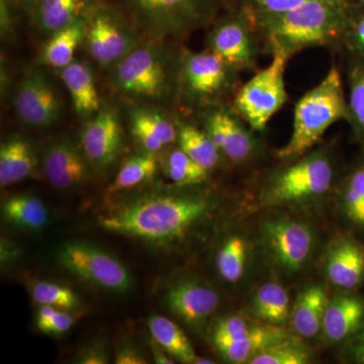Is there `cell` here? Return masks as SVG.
Instances as JSON below:
<instances>
[{
    "label": "cell",
    "instance_id": "cell-1",
    "mask_svg": "<svg viewBox=\"0 0 364 364\" xmlns=\"http://www.w3.org/2000/svg\"><path fill=\"white\" fill-rule=\"evenodd\" d=\"M358 7L333 0H308L291 11L254 21L264 49L291 59L309 48L342 51L345 33Z\"/></svg>",
    "mask_w": 364,
    "mask_h": 364
},
{
    "label": "cell",
    "instance_id": "cell-2",
    "mask_svg": "<svg viewBox=\"0 0 364 364\" xmlns=\"http://www.w3.org/2000/svg\"><path fill=\"white\" fill-rule=\"evenodd\" d=\"M181 46L146 39L109 69V85L136 104L177 105Z\"/></svg>",
    "mask_w": 364,
    "mask_h": 364
},
{
    "label": "cell",
    "instance_id": "cell-3",
    "mask_svg": "<svg viewBox=\"0 0 364 364\" xmlns=\"http://www.w3.org/2000/svg\"><path fill=\"white\" fill-rule=\"evenodd\" d=\"M205 198L193 196L156 195L129 203L116 212L100 215L105 231L156 243L181 238L208 207Z\"/></svg>",
    "mask_w": 364,
    "mask_h": 364
},
{
    "label": "cell",
    "instance_id": "cell-4",
    "mask_svg": "<svg viewBox=\"0 0 364 364\" xmlns=\"http://www.w3.org/2000/svg\"><path fill=\"white\" fill-rule=\"evenodd\" d=\"M349 109L341 71L336 65L315 87L294 105L293 131L289 142L277 152L282 161H289L312 150L330 127L348 122Z\"/></svg>",
    "mask_w": 364,
    "mask_h": 364
},
{
    "label": "cell",
    "instance_id": "cell-5",
    "mask_svg": "<svg viewBox=\"0 0 364 364\" xmlns=\"http://www.w3.org/2000/svg\"><path fill=\"white\" fill-rule=\"evenodd\" d=\"M230 0H124L128 18L148 40L182 42L210 28Z\"/></svg>",
    "mask_w": 364,
    "mask_h": 364
},
{
    "label": "cell",
    "instance_id": "cell-6",
    "mask_svg": "<svg viewBox=\"0 0 364 364\" xmlns=\"http://www.w3.org/2000/svg\"><path fill=\"white\" fill-rule=\"evenodd\" d=\"M240 74L215 53L193 52L181 46L177 107L193 114L212 105L231 102L242 85Z\"/></svg>",
    "mask_w": 364,
    "mask_h": 364
},
{
    "label": "cell",
    "instance_id": "cell-7",
    "mask_svg": "<svg viewBox=\"0 0 364 364\" xmlns=\"http://www.w3.org/2000/svg\"><path fill=\"white\" fill-rule=\"evenodd\" d=\"M287 166L273 171L263 188L267 205L308 202L327 195L336 179V165L329 149L310 150Z\"/></svg>",
    "mask_w": 364,
    "mask_h": 364
},
{
    "label": "cell",
    "instance_id": "cell-8",
    "mask_svg": "<svg viewBox=\"0 0 364 364\" xmlns=\"http://www.w3.org/2000/svg\"><path fill=\"white\" fill-rule=\"evenodd\" d=\"M269 65L258 69L243 83L231 100L232 107L256 133L267 130L270 119L289 100L284 73L289 58L279 52L272 53Z\"/></svg>",
    "mask_w": 364,
    "mask_h": 364
},
{
    "label": "cell",
    "instance_id": "cell-9",
    "mask_svg": "<svg viewBox=\"0 0 364 364\" xmlns=\"http://www.w3.org/2000/svg\"><path fill=\"white\" fill-rule=\"evenodd\" d=\"M145 40L128 16L100 1L86 16L83 46L90 58L107 70Z\"/></svg>",
    "mask_w": 364,
    "mask_h": 364
},
{
    "label": "cell",
    "instance_id": "cell-10",
    "mask_svg": "<svg viewBox=\"0 0 364 364\" xmlns=\"http://www.w3.org/2000/svg\"><path fill=\"white\" fill-rule=\"evenodd\" d=\"M207 50L221 57L239 71L258 70V61L263 50L257 28L240 7H230L208 28Z\"/></svg>",
    "mask_w": 364,
    "mask_h": 364
},
{
    "label": "cell",
    "instance_id": "cell-11",
    "mask_svg": "<svg viewBox=\"0 0 364 364\" xmlns=\"http://www.w3.org/2000/svg\"><path fill=\"white\" fill-rule=\"evenodd\" d=\"M60 264L83 282L114 293L132 287L128 268L111 254L83 242H68L59 249Z\"/></svg>",
    "mask_w": 364,
    "mask_h": 364
},
{
    "label": "cell",
    "instance_id": "cell-12",
    "mask_svg": "<svg viewBox=\"0 0 364 364\" xmlns=\"http://www.w3.org/2000/svg\"><path fill=\"white\" fill-rule=\"evenodd\" d=\"M193 116L230 162L242 164L255 156L259 148L258 133L237 114L231 102L205 107Z\"/></svg>",
    "mask_w": 364,
    "mask_h": 364
},
{
    "label": "cell",
    "instance_id": "cell-13",
    "mask_svg": "<svg viewBox=\"0 0 364 364\" xmlns=\"http://www.w3.org/2000/svg\"><path fill=\"white\" fill-rule=\"evenodd\" d=\"M13 104L16 117L32 128H49L61 116L58 91L41 66L31 69L21 79L14 91Z\"/></svg>",
    "mask_w": 364,
    "mask_h": 364
},
{
    "label": "cell",
    "instance_id": "cell-14",
    "mask_svg": "<svg viewBox=\"0 0 364 364\" xmlns=\"http://www.w3.org/2000/svg\"><path fill=\"white\" fill-rule=\"evenodd\" d=\"M268 252L287 272H296L310 257L314 237L310 228L291 219H273L263 230Z\"/></svg>",
    "mask_w": 364,
    "mask_h": 364
},
{
    "label": "cell",
    "instance_id": "cell-15",
    "mask_svg": "<svg viewBox=\"0 0 364 364\" xmlns=\"http://www.w3.org/2000/svg\"><path fill=\"white\" fill-rule=\"evenodd\" d=\"M123 126L116 109L102 107L85 122L80 146L90 166L105 169L116 161L123 146Z\"/></svg>",
    "mask_w": 364,
    "mask_h": 364
},
{
    "label": "cell",
    "instance_id": "cell-16",
    "mask_svg": "<svg viewBox=\"0 0 364 364\" xmlns=\"http://www.w3.org/2000/svg\"><path fill=\"white\" fill-rule=\"evenodd\" d=\"M43 170L55 188L70 189L81 186L90 176V162L80 145L60 138L48 144L43 153Z\"/></svg>",
    "mask_w": 364,
    "mask_h": 364
},
{
    "label": "cell",
    "instance_id": "cell-17",
    "mask_svg": "<svg viewBox=\"0 0 364 364\" xmlns=\"http://www.w3.org/2000/svg\"><path fill=\"white\" fill-rule=\"evenodd\" d=\"M128 119L134 140L146 152L156 154L177 142L176 117L172 119L155 105L134 102Z\"/></svg>",
    "mask_w": 364,
    "mask_h": 364
},
{
    "label": "cell",
    "instance_id": "cell-18",
    "mask_svg": "<svg viewBox=\"0 0 364 364\" xmlns=\"http://www.w3.org/2000/svg\"><path fill=\"white\" fill-rule=\"evenodd\" d=\"M219 304L217 291L198 280L177 282L166 294L169 310L188 325H202L215 313Z\"/></svg>",
    "mask_w": 364,
    "mask_h": 364
},
{
    "label": "cell",
    "instance_id": "cell-19",
    "mask_svg": "<svg viewBox=\"0 0 364 364\" xmlns=\"http://www.w3.org/2000/svg\"><path fill=\"white\" fill-rule=\"evenodd\" d=\"M291 336L282 327L253 323L231 338L213 342L220 354L232 363H249L263 349Z\"/></svg>",
    "mask_w": 364,
    "mask_h": 364
},
{
    "label": "cell",
    "instance_id": "cell-20",
    "mask_svg": "<svg viewBox=\"0 0 364 364\" xmlns=\"http://www.w3.org/2000/svg\"><path fill=\"white\" fill-rule=\"evenodd\" d=\"M57 72L70 95L74 111L81 119L88 121L102 109L95 73L87 63L75 59Z\"/></svg>",
    "mask_w": 364,
    "mask_h": 364
},
{
    "label": "cell",
    "instance_id": "cell-21",
    "mask_svg": "<svg viewBox=\"0 0 364 364\" xmlns=\"http://www.w3.org/2000/svg\"><path fill=\"white\" fill-rule=\"evenodd\" d=\"M326 274L335 287L351 291L364 277V249L353 239L344 238L330 249L326 260Z\"/></svg>",
    "mask_w": 364,
    "mask_h": 364
},
{
    "label": "cell",
    "instance_id": "cell-22",
    "mask_svg": "<svg viewBox=\"0 0 364 364\" xmlns=\"http://www.w3.org/2000/svg\"><path fill=\"white\" fill-rule=\"evenodd\" d=\"M364 322V301L354 294H339L330 299L323 322V334L331 343L350 338Z\"/></svg>",
    "mask_w": 364,
    "mask_h": 364
},
{
    "label": "cell",
    "instance_id": "cell-23",
    "mask_svg": "<svg viewBox=\"0 0 364 364\" xmlns=\"http://www.w3.org/2000/svg\"><path fill=\"white\" fill-rule=\"evenodd\" d=\"M100 0H40L31 14L33 26L43 35L66 28L85 18Z\"/></svg>",
    "mask_w": 364,
    "mask_h": 364
},
{
    "label": "cell",
    "instance_id": "cell-24",
    "mask_svg": "<svg viewBox=\"0 0 364 364\" xmlns=\"http://www.w3.org/2000/svg\"><path fill=\"white\" fill-rule=\"evenodd\" d=\"M38 154L28 139L9 136L0 146V184L11 186L32 176L38 167Z\"/></svg>",
    "mask_w": 364,
    "mask_h": 364
},
{
    "label": "cell",
    "instance_id": "cell-25",
    "mask_svg": "<svg viewBox=\"0 0 364 364\" xmlns=\"http://www.w3.org/2000/svg\"><path fill=\"white\" fill-rule=\"evenodd\" d=\"M330 299L327 291L321 284H312L299 291L291 311V324L294 331L311 339L323 331L326 308Z\"/></svg>",
    "mask_w": 364,
    "mask_h": 364
},
{
    "label": "cell",
    "instance_id": "cell-26",
    "mask_svg": "<svg viewBox=\"0 0 364 364\" xmlns=\"http://www.w3.org/2000/svg\"><path fill=\"white\" fill-rule=\"evenodd\" d=\"M86 16L47 37L38 56V66L58 71L75 60L76 51L85 42Z\"/></svg>",
    "mask_w": 364,
    "mask_h": 364
},
{
    "label": "cell",
    "instance_id": "cell-27",
    "mask_svg": "<svg viewBox=\"0 0 364 364\" xmlns=\"http://www.w3.org/2000/svg\"><path fill=\"white\" fill-rule=\"evenodd\" d=\"M176 124L177 146L208 172L217 168L223 155L207 132L183 117H176Z\"/></svg>",
    "mask_w": 364,
    "mask_h": 364
},
{
    "label": "cell",
    "instance_id": "cell-28",
    "mask_svg": "<svg viewBox=\"0 0 364 364\" xmlns=\"http://www.w3.org/2000/svg\"><path fill=\"white\" fill-rule=\"evenodd\" d=\"M291 311L289 294L277 282L262 284L251 301L253 318L263 324L282 327L291 318Z\"/></svg>",
    "mask_w": 364,
    "mask_h": 364
},
{
    "label": "cell",
    "instance_id": "cell-29",
    "mask_svg": "<svg viewBox=\"0 0 364 364\" xmlns=\"http://www.w3.org/2000/svg\"><path fill=\"white\" fill-rule=\"evenodd\" d=\"M147 323L152 339L164 349L168 355L181 363H196L198 356L178 325L161 315L151 316Z\"/></svg>",
    "mask_w": 364,
    "mask_h": 364
},
{
    "label": "cell",
    "instance_id": "cell-30",
    "mask_svg": "<svg viewBox=\"0 0 364 364\" xmlns=\"http://www.w3.org/2000/svg\"><path fill=\"white\" fill-rule=\"evenodd\" d=\"M4 220L21 229H42L47 225L49 213L38 196L16 195L7 198L2 205Z\"/></svg>",
    "mask_w": 364,
    "mask_h": 364
},
{
    "label": "cell",
    "instance_id": "cell-31",
    "mask_svg": "<svg viewBox=\"0 0 364 364\" xmlns=\"http://www.w3.org/2000/svg\"><path fill=\"white\" fill-rule=\"evenodd\" d=\"M159 164L169 181L181 188L202 184L208 181L210 173L177 145L162 151Z\"/></svg>",
    "mask_w": 364,
    "mask_h": 364
},
{
    "label": "cell",
    "instance_id": "cell-32",
    "mask_svg": "<svg viewBox=\"0 0 364 364\" xmlns=\"http://www.w3.org/2000/svg\"><path fill=\"white\" fill-rule=\"evenodd\" d=\"M346 80L349 119L354 136L364 147V59L348 57Z\"/></svg>",
    "mask_w": 364,
    "mask_h": 364
},
{
    "label": "cell",
    "instance_id": "cell-33",
    "mask_svg": "<svg viewBox=\"0 0 364 364\" xmlns=\"http://www.w3.org/2000/svg\"><path fill=\"white\" fill-rule=\"evenodd\" d=\"M159 160L156 154L146 152L129 157L122 165L116 178L109 188V193L128 191L150 181L156 174Z\"/></svg>",
    "mask_w": 364,
    "mask_h": 364
},
{
    "label": "cell",
    "instance_id": "cell-34",
    "mask_svg": "<svg viewBox=\"0 0 364 364\" xmlns=\"http://www.w3.org/2000/svg\"><path fill=\"white\" fill-rule=\"evenodd\" d=\"M247 245L240 236H232L225 241L215 256V267L225 282L235 284L245 272Z\"/></svg>",
    "mask_w": 364,
    "mask_h": 364
},
{
    "label": "cell",
    "instance_id": "cell-35",
    "mask_svg": "<svg viewBox=\"0 0 364 364\" xmlns=\"http://www.w3.org/2000/svg\"><path fill=\"white\" fill-rule=\"evenodd\" d=\"M311 363L308 347L293 336L279 340L263 349L250 360V364H306Z\"/></svg>",
    "mask_w": 364,
    "mask_h": 364
},
{
    "label": "cell",
    "instance_id": "cell-36",
    "mask_svg": "<svg viewBox=\"0 0 364 364\" xmlns=\"http://www.w3.org/2000/svg\"><path fill=\"white\" fill-rule=\"evenodd\" d=\"M342 202L351 221L364 228V161L356 165L345 179Z\"/></svg>",
    "mask_w": 364,
    "mask_h": 364
},
{
    "label": "cell",
    "instance_id": "cell-37",
    "mask_svg": "<svg viewBox=\"0 0 364 364\" xmlns=\"http://www.w3.org/2000/svg\"><path fill=\"white\" fill-rule=\"evenodd\" d=\"M31 296L38 305L52 306L60 310H73L80 305L77 294L72 289L54 282H35L31 287Z\"/></svg>",
    "mask_w": 364,
    "mask_h": 364
},
{
    "label": "cell",
    "instance_id": "cell-38",
    "mask_svg": "<svg viewBox=\"0 0 364 364\" xmlns=\"http://www.w3.org/2000/svg\"><path fill=\"white\" fill-rule=\"evenodd\" d=\"M308 0H235V6L240 7L252 21L286 13Z\"/></svg>",
    "mask_w": 364,
    "mask_h": 364
},
{
    "label": "cell",
    "instance_id": "cell-39",
    "mask_svg": "<svg viewBox=\"0 0 364 364\" xmlns=\"http://www.w3.org/2000/svg\"><path fill=\"white\" fill-rule=\"evenodd\" d=\"M75 317L66 310L52 306H41L37 316V327L45 334L61 335L71 329Z\"/></svg>",
    "mask_w": 364,
    "mask_h": 364
},
{
    "label": "cell",
    "instance_id": "cell-40",
    "mask_svg": "<svg viewBox=\"0 0 364 364\" xmlns=\"http://www.w3.org/2000/svg\"><path fill=\"white\" fill-rule=\"evenodd\" d=\"M342 51L348 57L364 59V11L356 9L345 33Z\"/></svg>",
    "mask_w": 364,
    "mask_h": 364
},
{
    "label": "cell",
    "instance_id": "cell-41",
    "mask_svg": "<svg viewBox=\"0 0 364 364\" xmlns=\"http://www.w3.org/2000/svg\"><path fill=\"white\" fill-rule=\"evenodd\" d=\"M252 324L253 323L249 322V320L241 316L232 315L219 318L212 330L213 342L231 338Z\"/></svg>",
    "mask_w": 364,
    "mask_h": 364
},
{
    "label": "cell",
    "instance_id": "cell-42",
    "mask_svg": "<svg viewBox=\"0 0 364 364\" xmlns=\"http://www.w3.org/2000/svg\"><path fill=\"white\" fill-rule=\"evenodd\" d=\"M11 0H0V35L2 41L13 39L16 35V21Z\"/></svg>",
    "mask_w": 364,
    "mask_h": 364
},
{
    "label": "cell",
    "instance_id": "cell-43",
    "mask_svg": "<svg viewBox=\"0 0 364 364\" xmlns=\"http://www.w3.org/2000/svg\"><path fill=\"white\" fill-rule=\"evenodd\" d=\"M77 363L81 364H105L109 363V353L102 343L91 344L79 352Z\"/></svg>",
    "mask_w": 364,
    "mask_h": 364
},
{
    "label": "cell",
    "instance_id": "cell-44",
    "mask_svg": "<svg viewBox=\"0 0 364 364\" xmlns=\"http://www.w3.org/2000/svg\"><path fill=\"white\" fill-rule=\"evenodd\" d=\"M114 363L117 364H145L148 363L142 351L131 344H124L117 349Z\"/></svg>",
    "mask_w": 364,
    "mask_h": 364
},
{
    "label": "cell",
    "instance_id": "cell-45",
    "mask_svg": "<svg viewBox=\"0 0 364 364\" xmlns=\"http://www.w3.org/2000/svg\"><path fill=\"white\" fill-rule=\"evenodd\" d=\"M151 350H152L153 358H154L155 363L159 364H172L174 363V359L171 358V356L168 355L166 352L164 351V349H162L161 347L159 346L152 339L151 341Z\"/></svg>",
    "mask_w": 364,
    "mask_h": 364
},
{
    "label": "cell",
    "instance_id": "cell-46",
    "mask_svg": "<svg viewBox=\"0 0 364 364\" xmlns=\"http://www.w3.org/2000/svg\"><path fill=\"white\" fill-rule=\"evenodd\" d=\"M352 355L359 363L364 364V328L353 341L351 348Z\"/></svg>",
    "mask_w": 364,
    "mask_h": 364
},
{
    "label": "cell",
    "instance_id": "cell-47",
    "mask_svg": "<svg viewBox=\"0 0 364 364\" xmlns=\"http://www.w3.org/2000/svg\"><path fill=\"white\" fill-rule=\"evenodd\" d=\"M40 0H11V2L18 7V9H23V11L28 14L33 13L35 7L39 4Z\"/></svg>",
    "mask_w": 364,
    "mask_h": 364
},
{
    "label": "cell",
    "instance_id": "cell-48",
    "mask_svg": "<svg viewBox=\"0 0 364 364\" xmlns=\"http://www.w3.org/2000/svg\"><path fill=\"white\" fill-rule=\"evenodd\" d=\"M333 1L339 2V4H345V6H355L354 0H333Z\"/></svg>",
    "mask_w": 364,
    "mask_h": 364
},
{
    "label": "cell",
    "instance_id": "cell-49",
    "mask_svg": "<svg viewBox=\"0 0 364 364\" xmlns=\"http://www.w3.org/2000/svg\"><path fill=\"white\" fill-rule=\"evenodd\" d=\"M354 4L360 11H364V0H354Z\"/></svg>",
    "mask_w": 364,
    "mask_h": 364
}]
</instances>
